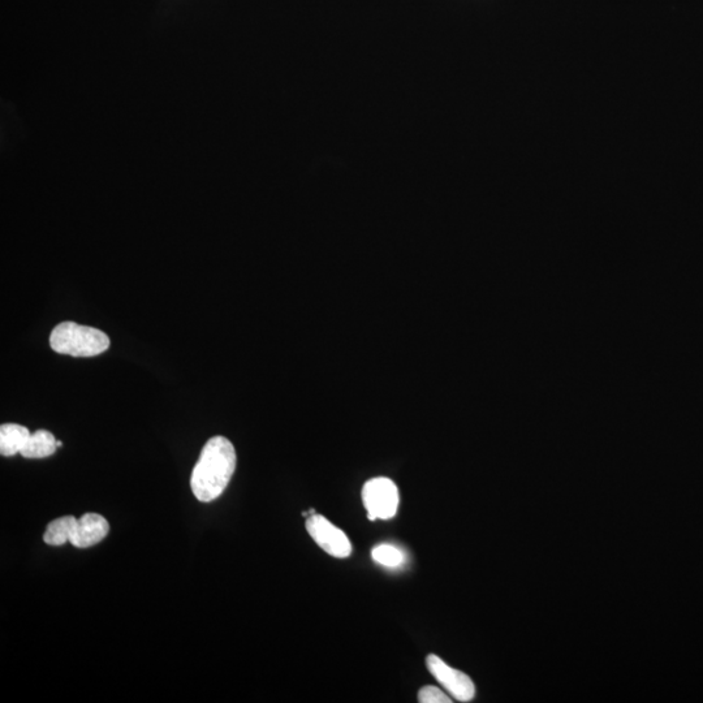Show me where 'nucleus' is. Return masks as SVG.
Listing matches in <instances>:
<instances>
[{"label":"nucleus","instance_id":"1","mask_svg":"<svg viewBox=\"0 0 703 703\" xmlns=\"http://www.w3.org/2000/svg\"><path fill=\"white\" fill-rule=\"evenodd\" d=\"M236 463L234 444L224 437L209 439L193 468L191 487L194 497L202 503L221 497L234 476Z\"/></svg>","mask_w":703,"mask_h":703},{"label":"nucleus","instance_id":"2","mask_svg":"<svg viewBox=\"0 0 703 703\" xmlns=\"http://www.w3.org/2000/svg\"><path fill=\"white\" fill-rule=\"evenodd\" d=\"M110 338L94 327L63 322L50 335V347L59 355L94 357L110 348Z\"/></svg>","mask_w":703,"mask_h":703},{"label":"nucleus","instance_id":"3","mask_svg":"<svg viewBox=\"0 0 703 703\" xmlns=\"http://www.w3.org/2000/svg\"><path fill=\"white\" fill-rule=\"evenodd\" d=\"M362 500L369 520H390L398 512L399 490L390 478H373L365 483Z\"/></svg>","mask_w":703,"mask_h":703},{"label":"nucleus","instance_id":"4","mask_svg":"<svg viewBox=\"0 0 703 703\" xmlns=\"http://www.w3.org/2000/svg\"><path fill=\"white\" fill-rule=\"evenodd\" d=\"M306 530L319 547L334 558L345 559L352 554V543L342 529L336 528L325 516L306 519Z\"/></svg>","mask_w":703,"mask_h":703},{"label":"nucleus","instance_id":"5","mask_svg":"<svg viewBox=\"0 0 703 703\" xmlns=\"http://www.w3.org/2000/svg\"><path fill=\"white\" fill-rule=\"evenodd\" d=\"M426 666H428L430 674L438 680V683L441 684L455 700L469 702L476 696V687H474L472 679H470L468 675H465L464 672L457 671L455 668L448 666V664L443 662L437 655L430 654L429 657L426 658Z\"/></svg>","mask_w":703,"mask_h":703},{"label":"nucleus","instance_id":"6","mask_svg":"<svg viewBox=\"0 0 703 703\" xmlns=\"http://www.w3.org/2000/svg\"><path fill=\"white\" fill-rule=\"evenodd\" d=\"M110 532L109 521L98 513H85L77 520L73 530L71 543L77 549H88L96 546L107 537Z\"/></svg>","mask_w":703,"mask_h":703},{"label":"nucleus","instance_id":"7","mask_svg":"<svg viewBox=\"0 0 703 703\" xmlns=\"http://www.w3.org/2000/svg\"><path fill=\"white\" fill-rule=\"evenodd\" d=\"M30 435L32 434L25 426L17 424L0 426V454L7 457L21 454Z\"/></svg>","mask_w":703,"mask_h":703},{"label":"nucleus","instance_id":"8","mask_svg":"<svg viewBox=\"0 0 703 703\" xmlns=\"http://www.w3.org/2000/svg\"><path fill=\"white\" fill-rule=\"evenodd\" d=\"M56 448H58V441L50 431L37 430L30 435L29 441L21 451V456L27 459H45L54 455Z\"/></svg>","mask_w":703,"mask_h":703},{"label":"nucleus","instance_id":"9","mask_svg":"<svg viewBox=\"0 0 703 703\" xmlns=\"http://www.w3.org/2000/svg\"><path fill=\"white\" fill-rule=\"evenodd\" d=\"M77 524L76 517L63 516L47 525L46 532L43 534V541L50 546H63L67 542H71L73 530Z\"/></svg>","mask_w":703,"mask_h":703},{"label":"nucleus","instance_id":"10","mask_svg":"<svg viewBox=\"0 0 703 703\" xmlns=\"http://www.w3.org/2000/svg\"><path fill=\"white\" fill-rule=\"evenodd\" d=\"M372 556L375 562L388 568L399 567L404 562V554L392 545H379L374 547Z\"/></svg>","mask_w":703,"mask_h":703},{"label":"nucleus","instance_id":"11","mask_svg":"<svg viewBox=\"0 0 703 703\" xmlns=\"http://www.w3.org/2000/svg\"><path fill=\"white\" fill-rule=\"evenodd\" d=\"M418 702L421 703H451L452 700L443 690L437 687H425L418 692Z\"/></svg>","mask_w":703,"mask_h":703},{"label":"nucleus","instance_id":"12","mask_svg":"<svg viewBox=\"0 0 703 703\" xmlns=\"http://www.w3.org/2000/svg\"><path fill=\"white\" fill-rule=\"evenodd\" d=\"M62 446H63V442L58 441V447H62Z\"/></svg>","mask_w":703,"mask_h":703}]
</instances>
